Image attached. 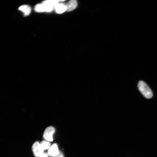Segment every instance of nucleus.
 <instances>
[{
    "instance_id": "1",
    "label": "nucleus",
    "mask_w": 157,
    "mask_h": 157,
    "mask_svg": "<svg viewBox=\"0 0 157 157\" xmlns=\"http://www.w3.org/2000/svg\"><path fill=\"white\" fill-rule=\"evenodd\" d=\"M138 86L139 90L144 97L149 99L152 97L153 93L151 90L144 81H139Z\"/></svg>"
},
{
    "instance_id": "2",
    "label": "nucleus",
    "mask_w": 157,
    "mask_h": 157,
    "mask_svg": "<svg viewBox=\"0 0 157 157\" xmlns=\"http://www.w3.org/2000/svg\"><path fill=\"white\" fill-rule=\"evenodd\" d=\"M32 150L35 157H39L44 153V149L38 141L35 142L32 146Z\"/></svg>"
},
{
    "instance_id": "3",
    "label": "nucleus",
    "mask_w": 157,
    "mask_h": 157,
    "mask_svg": "<svg viewBox=\"0 0 157 157\" xmlns=\"http://www.w3.org/2000/svg\"><path fill=\"white\" fill-rule=\"evenodd\" d=\"M55 131L54 128L51 126L47 127L44 131L43 134V138L48 141L53 140V135Z\"/></svg>"
},
{
    "instance_id": "4",
    "label": "nucleus",
    "mask_w": 157,
    "mask_h": 157,
    "mask_svg": "<svg viewBox=\"0 0 157 157\" xmlns=\"http://www.w3.org/2000/svg\"><path fill=\"white\" fill-rule=\"evenodd\" d=\"M59 153L58 146L57 144L54 143L49 148L48 154L50 156L55 157L57 156Z\"/></svg>"
},
{
    "instance_id": "5",
    "label": "nucleus",
    "mask_w": 157,
    "mask_h": 157,
    "mask_svg": "<svg viewBox=\"0 0 157 157\" xmlns=\"http://www.w3.org/2000/svg\"><path fill=\"white\" fill-rule=\"evenodd\" d=\"M56 12L58 14L62 13L67 10L66 5L62 3H58L55 7Z\"/></svg>"
},
{
    "instance_id": "6",
    "label": "nucleus",
    "mask_w": 157,
    "mask_h": 157,
    "mask_svg": "<svg viewBox=\"0 0 157 157\" xmlns=\"http://www.w3.org/2000/svg\"><path fill=\"white\" fill-rule=\"evenodd\" d=\"M67 7V11H71L75 9L77 6V3L75 0L69 1L66 5Z\"/></svg>"
},
{
    "instance_id": "7",
    "label": "nucleus",
    "mask_w": 157,
    "mask_h": 157,
    "mask_svg": "<svg viewBox=\"0 0 157 157\" xmlns=\"http://www.w3.org/2000/svg\"><path fill=\"white\" fill-rule=\"evenodd\" d=\"M18 10L23 12L24 16H27L31 13V7L27 5H23L19 7Z\"/></svg>"
},
{
    "instance_id": "8",
    "label": "nucleus",
    "mask_w": 157,
    "mask_h": 157,
    "mask_svg": "<svg viewBox=\"0 0 157 157\" xmlns=\"http://www.w3.org/2000/svg\"><path fill=\"white\" fill-rule=\"evenodd\" d=\"M34 9L35 11L37 12H45L44 6L42 3L36 5L34 7Z\"/></svg>"
},
{
    "instance_id": "9",
    "label": "nucleus",
    "mask_w": 157,
    "mask_h": 157,
    "mask_svg": "<svg viewBox=\"0 0 157 157\" xmlns=\"http://www.w3.org/2000/svg\"><path fill=\"white\" fill-rule=\"evenodd\" d=\"M40 144L44 150L48 149L50 147V143L48 141L43 140Z\"/></svg>"
},
{
    "instance_id": "10",
    "label": "nucleus",
    "mask_w": 157,
    "mask_h": 157,
    "mask_svg": "<svg viewBox=\"0 0 157 157\" xmlns=\"http://www.w3.org/2000/svg\"><path fill=\"white\" fill-rule=\"evenodd\" d=\"M48 153L46 152L43 153L39 157H48Z\"/></svg>"
},
{
    "instance_id": "11",
    "label": "nucleus",
    "mask_w": 157,
    "mask_h": 157,
    "mask_svg": "<svg viewBox=\"0 0 157 157\" xmlns=\"http://www.w3.org/2000/svg\"><path fill=\"white\" fill-rule=\"evenodd\" d=\"M55 157H64V156L62 153L59 152L58 154Z\"/></svg>"
}]
</instances>
